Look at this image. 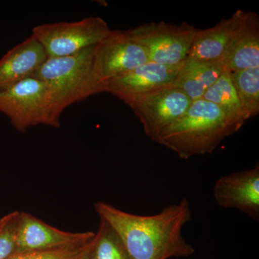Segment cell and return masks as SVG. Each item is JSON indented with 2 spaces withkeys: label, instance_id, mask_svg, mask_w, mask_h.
Instances as JSON below:
<instances>
[{
  "label": "cell",
  "instance_id": "ba28073f",
  "mask_svg": "<svg viewBox=\"0 0 259 259\" xmlns=\"http://www.w3.org/2000/svg\"><path fill=\"white\" fill-rule=\"evenodd\" d=\"M148 61L144 48L135 41L128 30H110L94 49V71L104 84Z\"/></svg>",
  "mask_w": 259,
  "mask_h": 259
},
{
  "label": "cell",
  "instance_id": "277c9868",
  "mask_svg": "<svg viewBox=\"0 0 259 259\" xmlns=\"http://www.w3.org/2000/svg\"><path fill=\"white\" fill-rule=\"evenodd\" d=\"M0 112L20 133L35 126L59 127L47 84L35 76L0 90Z\"/></svg>",
  "mask_w": 259,
  "mask_h": 259
},
{
  "label": "cell",
  "instance_id": "e0dca14e",
  "mask_svg": "<svg viewBox=\"0 0 259 259\" xmlns=\"http://www.w3.org/2000/svg\"><path fill=\"white\" fill-rule=\"evenodd\" d=\"M231 74L245 117L247 120L253 118L259 113V67Z\"/></svg>",
  "mask_w": 259,
  "mask_h": 259
},
{
  "label": "cell",
  "instance_id": "9a60e30c",
  "mask_svg": "<svg viewBox=\"0 0 259 259\" xmlns=\"http://www.w3.org/2000/svg\"><path fill=\"white\" fill-rule=\"evenodd\" d=\"M225 70L220 61L208 62L187 58L173 86L182 90L192 102L201 100Z\"/></svg>",
  "mask_w": 259,
  "mask_h": 259
},
{
  "label": "cell",
  "instance_id": "52a82bcc",
  "mask_svg": "<svg viewBox=\"0 0 259 259\" xmlns=\"http://www.w3.org/2000/svg\"><path fill=\"white\" fill-rule=\"evenodd\" d=\"M192 102L182 90L172 85L138 97L127 105L139 119L146 136L156 142L185 115Z\"/></svg>",
  "mask_w": 259,
  "mask_h": 259
},
{
  "label": "cell",
  "instance_id": "8992f818",
  "mask_svg": "<svg viewBox=\"0 0 259 259\" xmlns=\"http://www.w3.org/2000/svg\"><path fill=\"white\" fill-rule=\"evenodd\" d=\"M196 30L187 23L175 25L161 21L139 25L128 32L144 48L148 61L174 66L187 59Z\"/></svg>",
  "mask_w": 259,
  "mask_h": 259
},
{
  "label": "cell",
  "instance_id": "ac0fdd59",
  "mask_svg": "<svg viewBox=\"0 0 259 259\" xmlns=\"http://www.w3.org/2000/svg\"><path fill=\"white\" fill-rule=\"evenodd\" d=\"M90 258L131 259L120 236L102 218L90 250Z\"/></svg>",
  "mask_w": 259,
  "mask_h": 259
},
{
  "label": "cell",
  "instance_id": "44dd1931",
  "mask_svg": "<svg viewBox=\"0 0 259 259\" xmlns=\"http://www.w3.org/2000/svg\"><path fill=\"white\" fill-rule=\"evenodd\" d=\"M90 249H91V248H90ZM90 250H89L88 253H87V254L85 255L84 256H83V258L81 259H90Z\"/></svg>",
  "mask_w": 259,
  "mask_h": 259
},
{
  "label": "cell",
  "instance_id": "3957f363",
  "mask_svg": "<svg viewBox=\"0 0 259 259\" xmlns=\"http://www.w3.org/2000/svg\"><path fill=\"white\" fill-rule=\"evenodd\" d=\"M95 46L72 56L48 58L32 76L47 84L54 115L59 120L70 105L105 93V84L99 81L94 71Z\"/></svg>",
  "mask_w": 259,
  "mask_h": 259
},
{
  "label": "cell",
  "instance_id": "8fae6325",
  "mask_svg": "<svg viewBox=\"0 0 259 259\" xmlns=\"http://www.w3.org/2000/svg\"><path fill=\"white\" fill-rule=\"evenodd\" d=\"M220 207L241 211L255 221L259 218V166L221 177L213 187Z\"/></svg>",
  "mask_w": 259,
  "mask_h": 259
},
{
  "label": "cell",
  "instance_id": "2e32d148",
  "mask_svg": "<svg viewBox=\"0 0 259 259\" xmlns=\"http://www.w3.org/2000/svg\"><path fill=\"white\" fill-rule=\"evenodd\" d=\"M202 99L217 105L231 120L241 127L248 120L232 81L231 72L227 70L223 71L217 81L207 90Z\"/></svg>",
  "mask_w": 259,
  "mask_h": 259
},
{
  "label": "cell",
  "instance_id": "9c48e42d",
  "mask_svg": "<svg viewBox=\"0 0 259 259\" xmlns=\"http://www.w3.org/2000/svg\"><path fill=\"white\" fill-rule=\"evenodd\" d=\"M95 233H70L47 224L29 213L20 212L14 253L67 248L85 244L93 239Z\"/></svg>",
  "mask_w": 259,
  "mask_h": 259
},
{
  "label": "cell",
  "instance_id": "ffe728a7",
  "mask_svg": "<svg viewBox=\"0 0 259 259\" xmlns=\"http://www.w3.org/2000/svg\"><path fill=\"white\" fill-rule=\"evenodd\" d=\"M19 212L15 211L0 220V259H6L15 252Z\"/></svg>",
  "mask_w": 259,
  "mask_h": 259
},
{
  "label": "cell",
  "instance_id": "5b68a950",
  "mask_svg": "<svg viewBox=\"0 0 259 259\" xmlns=\"http://www.w3.org/2000/svg\"><path fill=\"white\" fill-rule=\"evenodd\" d=\"M100 17H89L74 22L37 25L32 36L41 44L48 58L66 57L99 44L110 32Z\"/></svg>",
  "mask_w": 259,
  "mask_h": 259
},
{
  "label": "cell",
  "instance_id": "30bf717a",
  "mask_svg": "<svg viewBox=\"0 0 259 259\" xmlns=\"http://www.w3.org/2000/svg\"><path fill=\"white\" fill-rule=\"evenodd\" d=\"M182 64L172 66L148 61L127 74L106 81L105 93L112 94L127 105L138 97L172 86Z\"/></svg>",
  "mask_w": 259,
  "mask_h": 259
},
{
  "label": "cell",
  "instance_id": "d6986e66",
  "mask_svg": "<svg viewBox=\"0 0 259 259\" xmlns=\"http://www.w3.org/2000/svg\"><path fill=\"white\" fill-rule=\"evenodd\" d=\"M93 239L85 244L67 248L13 253L6 259H81L91 248Z\"/></svg>",
  "mask_w": 259,
  "mask_h": 259
},
{
  "label": "cell",
  "instance_id": "7a4b0ae2",
  "mask_svg": "<svg viewBox=\"0 0 259 259\" xmlns=\"http://www.w3.org/2000/svg\"><path fill=\"white\" fill-rule=\"evenodd\" d=\"M217 105L203 99L192 102L185 115L156 142L182 159L212 153L223 140L239 131Z\"/></svg>",
  "mask_w": 259,
  "mask_h": 259
},
{
  "label": "cell",
  "instance_id": "6da1fadb",
  "mask_svg": "<svg viewBox=\"0 0 259 259\" xmlns=\"http://www.w3.org/2000/svg\"><path fill=\"white\" fill-rule=\"evenodd\" d=\"M95 208L120 236L131 259L185 258L195 252L182 235L184 226L192 218L187 199L153 215L131 214L104 202H96Z\"/></svg>",
  "mask_w": 259,
  "mask_h": 259
},
{
  "label": "cell",
  "instance_id": "7c38bea8",
  "mask_svg": "<svg viewBox=\"0 0 259 259\" xmlns=\"http://www.w3.org/2000/svg\"><path fill=\"white\" fill-rule=\"evenodd\" d=\"M248 12L236 10L231 18L223 19L211 28L196 30L187 58L216 62L222 59L246 25Z\"/></svg>",
  "mask_w": 259,
  "mask_h": 259
},
{
  "label": "cell",
  "instance_id": "4fadbf2b",
  "mask_svg": "<svg viewBox=\"0 0 259 259\" xmlns=\"http://www.w3.org/2000/svg\"><path fill=\"white\" fill-rule=\"evenodd\" d=\"M47 59L41 44L30 35L0 59V90L31 77Z\"/></svg>",
  "mask_w": 259,
  "mask_h": 259
},
{
  "label": "cell",
  "instance_id": "5bb4252c",
  "mask_svg": "<svg viewBox=\"0 0 259 259\" xmlns=\"http://www.w3.org/2000/svg\"><path fill=\"white\" fill-rule=\"evenodd\" d=\"M220 62L230 72L259 67V17L248 12L246 25Z\"/></svg>",
  "mask_w": 259,
  "mask_h": 259
}]
</instances>
